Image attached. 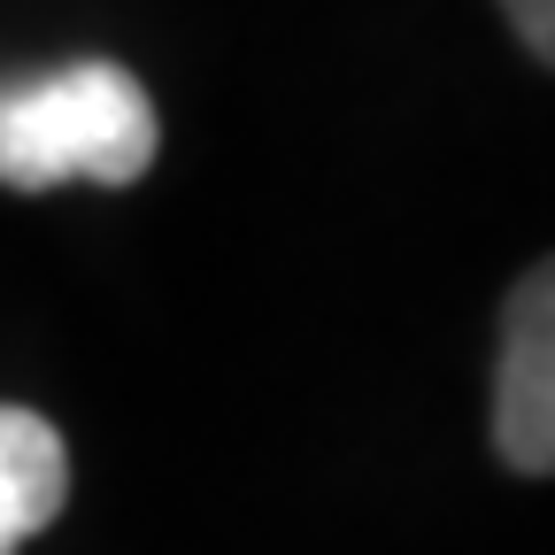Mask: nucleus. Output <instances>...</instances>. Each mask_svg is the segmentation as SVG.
Instances as JSON below:
<instances>
[{
    "label": "nucleus",
    "instance_id": "f257e3e1",
    "mask_svg": "<svg viewBox=\"0 0 555 555\" xmlns=\"http://www.w3.org/2000/svg\"><path fill=\"white\" fill-rule=\"evenodd\" d=\"M155 101L108 54L39 69V78H0V185L16 193H54L69 178L139 185L155 170Z\"/></svg>",
    "mask_w": 555,
    "mask_h": 555
},
{
    "label": "nucleus",
    "instance_id": "f03ea898",
    "mask_svg": "<svg viewBox=\"0 0 555 555\" xmlns=\"http://www.w3.org/2000/svg\"><path fill=\"white\" fill-rule=\"evenodd\" d=\"M494 440L502 463L547 478L555 463V270L532 262L502 317V371H494Z\"/></svg>",
    "mask_w": 555,
    "mask_h": 555
},
{
    "label": "nucleus",
    "instance_id": "7ed1b4c3",
    "mask_svg": "<svg viewBox=\"0 0 555 555\" xmlns=\"http://www.w3.org/2000/svg\"><path fill=\"white\" fill-rule=\"evenodd\" d=\"M69 502V448L39 409L0 401V555H16L31 532H47Z\"/></svg>",
    "mask_w": 555,
    "mask_h": 555
},
{
    "label": "nucleus",
    "instance_id": "20e7f679",
    "mask_svg": "<svg viewBox=\"0 0 555 555\" xmlns=\"http://www.w3.org/2000/svg\"><path fill=\"white\" fill-rule=\"evenodd\" d=\"M502 16H509V31L525 39L532 62H555V0H502Z\"/></svg>",
    "mask_w": 555,
    "mask_h": 555
}]
</instances>
